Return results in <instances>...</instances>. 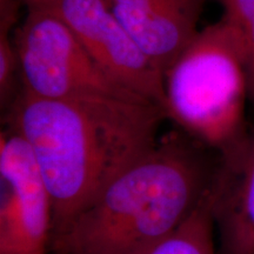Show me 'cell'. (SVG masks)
<instances>
[{
	"mask_svg": "<svg viewBox=\"0 0 254 254\" xmlns=\"http://www.w3.org/2000/svg\"><path fill=\"white\" fill-rule=\"evenodd\" d=\"M55 211L31 146L6 126L0 134V254H46Z\"/></svg>",
	"mask_w": 254,
	"mask_h": 254,
	"instance_id": "5",
	"label": "cell"
},
{
	"mask_svg": "<svg viewBox=\"0 0 254 254\" xmlns=\"http://www.w3.org/2000/svg\"><path fill=\"white\" fill-rule=\"evenodd\" d=\"M213 187L176 231L138 254H218L214 238Z\"/></svg>",
	"mask_w": 254,
	"mask_h": 254,
	"instance_id": "9",
	"label": "cell"
},
{
	"mask_svg": "<svg viewBox=\"0 0 254 254\" xmlns=\"http://www.w3.org/2000/svg\"><path fill=\"white\" fill-rule=\"evenodd\" d=\"M21 4L25 6H32V5H39L44 4V2L51 1V0H20Z\"/></svg>",
	"mask_w": 254,
	"mask_h": 254,
	"instance_id": "12",
	"label": "cell"
},
{
	"mask_svg": "<svg viewBox=\"0 0 254 254\" xmlns=\"http://www.w3.org/2000/svg\"><path fill=\"white\" fill-rule=\"evenodd\" d=\"M208 0H107L145 56L165 75L199 33Z\"/></svg>",
	"mask_w": 254,
	"mask_h": 254,
	"instance_id": "7",
	"label": "cell"
},
{
	"mask_svg": "<svg viewBox=\"0 0 254 254\" xmlns=\"http://www.w3.org/2000/svg\"><path fill=\"white\" fill-rule=\"evenodd\" d=\"M198 142L173 131L104 187L55 238V254H138L176 231L214 185Z\"/></svg>",
	"mask_w": 254,
	"mask_h": 254,
	"instance_id": "2",
	"label": "cell"
},
{
	"mask_svg": "<svg viewBox=\"0 0 254 254\" xmlns=\"http://www.w3.org/2000/svg\"><path fill=\"white\" fill-rule=\"evenodd\" d=\"M224 17L239 34L249 65L250 100L254 105V0H214Z\"/></svg>",
	"mask_w": 254,
	"mask_h": 254,
	"instance_id": "11",
	"label": "cell"
},
{
	"mask_svg": "<svg viewBox=\"0 0 254 254\" xmlns=\"http://www.w3.org/2000/svg\"><path fill=\"white\" fill-rule=\"evenodd\" d=\"M165 119L164 110L148 101L45 99L18 92L6 126L26 139L36 157L53 202V240L111 180L157 145Z\"/></svg>",
	"mask_w": 254,
	"mask_h": 254,
	"instance_id": "1",
	"label": "cell"
},
{
	"mask_svg": "<svg viewBox=\"0 0 254 254\" xmlns=\"http://www.w3.org/2000/svg\"><path fill=\"white\" fill-rule=\"evenodd\" d=\"M20 0H0V101L1 106L9 107L17 93L15 77H19V60L12 28Z\"/></svg>",
	"mask_w": 254,
	"mask_h": 254,
	"instance_id": "10",
	"label": "cell"
},
{
	"mask_svg": "<svg viewBox=\"0 0 254 254\" xmlns=\"http://www.w3.org/2000/svg\"><path fill=\"white\" fill-rule=\"evenodd\" d=\"M26 9L14 32L20 90L45 99L113 97L146 101L111 80L58 15L39 6Z\"/></svg>",
	"mask_w": 254,
	"mask_h": 254,
	"instance_id": "4",
	"label": "cell"
},
{
	"mask_svg": "<svg viewBox=\"0 0 254 254\" xmlns=\"http://www.w3.org/2000/svg\"><path fill=\"white\" fill-rule=\"evenodd\" d=\"M213 215L218 254H254V128L239 157L219 164Z\"/></svg>",
	"mask_w": 254,
	"mask_h": 254,
	"instance_id": "8",
	"label": "cell"
},
{
	"mask_svg": "<svg viewBox=\"0 0 254 254\" xmlns=\"http://www.w3.org/2000/svg\"><path fill=\"white\" fill-rule=\"evenodd\" d=\"M166 119L231 164L245 147L249 65L239 34L224 17L199 31L164 75Z\"/></svg>",
	"mask_w": 254,
	"mask_h": 254,
	"instance_id": "3",
	"label": "cell"
},
{
	"mask_svg": "<svg viewBox=\"0 0 254 254\" xmlns=\"http://www.w3.org/2000/svg\"><path fill=\"white\" fill-rule=\"evenodd\" d=\"M32 6L58 15L111 80L164 110V74L136 45L107 0H51Z\"/></svg>",
	"mask_w": 254,
	"mask_h": 254,
	"instance_id": "6",
	"label": "cell"
}]
</instances>
